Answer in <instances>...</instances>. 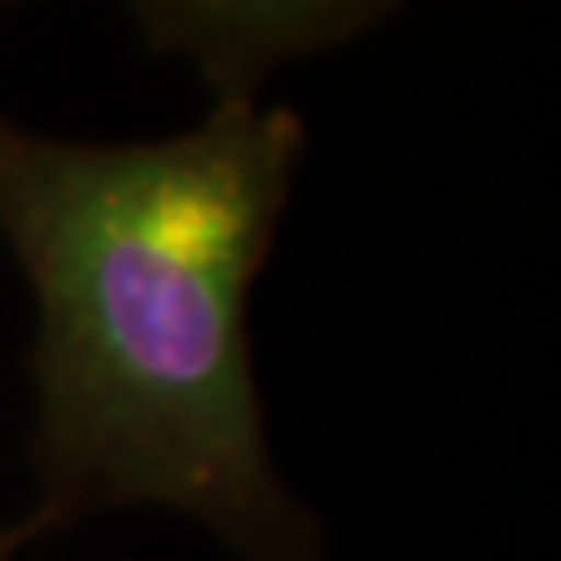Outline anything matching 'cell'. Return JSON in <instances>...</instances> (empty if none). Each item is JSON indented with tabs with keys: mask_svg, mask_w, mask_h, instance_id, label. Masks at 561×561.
Segmentation results:
<instances>
[{
	"mask_svg": "<svg viewBox=\"0 0 561 561\" xmlns=\"http://www.w3.org/2000/svg\"><path fill=\"white\" fill-rule=\"evenodd\" d=\"M304 141L300 113L259 96L162 141L0 117V238L38 304V503L13 541L162 503L241 558L317 561V520L271 470L245 324Z\"/></svg>",
	"mask_w": 561,
	"mask_h": 561,
	"instance_id": "cell-1",
	"label": "cell"
},
{
	"mask_svg": "<svg viewBox=\"0 0 561 561\" xmlns=\"http://www.w3.org/2000/svg\"><path fill=\"white\" fill-rule=\"evenodd\" d=\"M150 46L187 59L217 96H259L283 62L358 38L400 0H129Z\"/></svg>",
	"mask_w": 561,
	"mask_h": 561,
	"instance_id": "cell-2",
	"label": "cell"
},
{
	"mask_svg": "<svg viewBox=\"0 0 561 561\" xmlns=\"http://www.w3.org/2000/svg\"><path fill=\"white\" fill-rule=\"evenodd\" d=\"M13 533H0V561H9V549H13Z\"/></svg>",
	"mask_w": 561,
	"mask_h": 561,
	"instance_id": "cell-3",
	"label": "cell"
}]
</instances>
